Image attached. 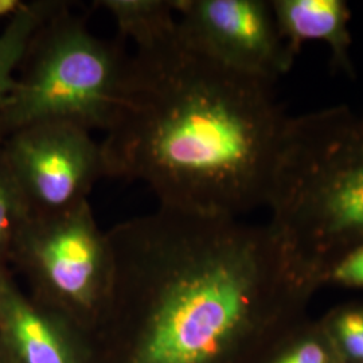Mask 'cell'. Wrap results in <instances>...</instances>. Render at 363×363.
<instances>
[{
    "label": "cell",
    "instance_id": "cell-9",
    "mask_svg": "<svg viewBox=\"0 0 363 363\" xmlns=\"http://www.w3.org/2000/svg\"><path fill=\"white\" fill-rule=\"evenodd\" d=\"M0 328L22 363H69L50 320L15 288L11 280L0 298Z\"/></svg>",
    "mask_w": 363,
    "mask_h": 363
},
{
    "label": "cell",
    "instance_id": "cell-1",
    "mask_svg": "<svg viewBox=\"0 0 363 363\" xmlns=\"http://www.w3.org/2000/svg\"><path fill=\"white\" fill-rule=\"evenodd\" d=\"M272 81L175 35L130 58L101 147L104 177L143 182L160 208L230 217L267 206L289 116Z\"/></svg>",
    "mask_w": 363,
    "mask_h": 363
},
{
    "label": "cell",
    "instance_id": "cell-4",
    "mask_svg": "<svg viewBox=\"0 0 363 363\" xmlns=\"http://www.w3.org/2000/svg\"><path fill=\"white\" fill-rule=\"evenodd\" d=\"M130 58L64 3L34 33L0 105V142L40 121L106 130Z\"/></svg>",
    "mask_w": 363,
    "mask_h": 363
},
{
    "label": "cell",
    "instance_id": "cell-10",
    "mask_svg": "<svg viewBox=\"0 0 363 363\" xmlns=\"http://www.w3.org/2000/svg\"><path fill=\"white\" fill-rule=\"evenodd\" d=\"M96 4L111 13L124 38L138 49L154 46L178 31L174 0H101Z\"/></svg>",
    "mask_w": 363,
    "mask_h": 363
},
{
    "label": "cell",
    "instance_id": "cell-3",
    "mask_svg": "<svg viewBox=\"0 0 363 363\" xmlns=\"http://www.w3.org/2000/svg\"><path fill=\"white\" fill-rule=\"evenodd\" d=\"M267 206L301 280L363 245V115L339 105L289 117Z\"/></svg>",
    "mask_w": 363,
    "mask_h": 363
},
{
    "label": "cell",
    "instance_id": "cell-5",
    "mask_svg": "<svg viewBox=\"0 0 363 363\" xmlns=\"http://www.w3.org/2000/svg\"><path fill=\"white\" fill-rule=\"evenodd\" d=\"M10 259L46 301L77 311L105 306L112 253L89 201L50 216H31L13 241Z\"/></svg>",
    "mask_w": 363,
    "mask_h": 363
},
{
    "label": "cell",
    "instance_id": "cell-11",
    "mask_svg": "<svg viewBox=\"0 0 363 363\" xmlns=\"http://www.w3.org/2000/svg\"><path fill=\"white\" fill-rule=\"evenodd\" d=\"M65 1H22L0 33V105L13 88L16 69L38 27Z\"/></svg>",
    "mask_w": 363,
    "mask_h": 363
},
{
    "label": "cell",
    "instance_id": "cell-13",
    "mask_svg": "<svg viewBox=\"0 0 363 363\" xmlns=\"http://www.w3.org/2000/svg\"><path fill=\"white\" fill-rule=\"evenodd\" d=\"M335 331L347 355L363 363L362 308H350L339 313L335 319Z\"/></svg>",
    "mask_w": 363,
    "mask_h": 363
},
{
    "label": "cell",
    "instance_id": "cell-7",
    "mask_svg": "<svg viewBox=\"0 0 363 363\" xmlns=\"http://www.w3.org/2000/svg\"><path fill=\"white\" fill-rule=\"evenodd\" d=\"M181 38L238 72L276 82L294 65L271 0H174Z\"/></svg>",
    "mask_w": 363,
    "mask_h": 363
},
{
    "label": "cell",
    "instance_id": "cell-15",
    "mask_svg": "<svg viewBox=\"0 0 363 363\" xmlns=\"http://www.w3.org/2000/svg\"><path fill=\"white\" fill-rule=\"evenodd\" d=\"M276 363H328V355L319 343L304 342Z\"/></svg>",
    "mask_w": 363,
    "mask_h": 363
},
{
    "label": "cell",
    "instance_id": "cell-6",
    "mask_svg": "<svg viewBox=\"0 0 363 363\" xmlns=\"http://www.w3.org/2000/svg\"><path fill=\"white\" fill-rule=\"evenodd\" d=\"M1 145L30 217L86 202L94 183L104 177L100 144L91 130L73 123H34L13 130Z\"/></svg>",
    "mask_w": 363,
    "mask_h": 363
},
{
    "label": "cell",
    "instance_id": "cell-8",
    "mask_svg": "<svg viewBox=\"0 0 363 363\" xmlns=\"http://www.w3.org/2000/svg\"><path fill=\"white\" fill-rule=\"evenodd\" d=\"M283 38L298 54L304 42H323L333 65L355 77L350 50V7L345 0H271Z\"/></svg>",
    "mask_w": 363,
    "mask_h": 363
},
{
    "label": "cell",
    "instance_id": "cell-12",
    "mask_svg": "<svg viewBox=\"0 0 363 363\" xmlns=\"http://www.w3.org/2000/svg\"><path fill=\"white\" fill-rule=\"evenodd\" d=\"M30 217L25 198L13 178L0 142V262L10 259L13 241Z\"/></svg>",
    "mask_w": 363,
    "mask_h": 363
},
{
    "label": "cell",
    "instance_id": "cell-2",
    "mask_svg": "<svg viewBox=\"0 0 363 363\" xmlns=\"http://www.w3.org/2000/svg\"><path fill=\"white\" fill-rule=\"evenodd\" d=\"M108 235L105 306L144 328L133 363H213L298 286L272 229L159 208Z\"/></svg>",
    "mask_w": 363,
    "mask_h": 363
},
{
    "label": "cell",
    "instance_id": "cell-14",
    "mask_svg": "<svg viewBox=\"0 0 363 363\" xmlns=\"http://www.w3.org/2000/svg\"><path fill=\"white\" fill-rule=\"evenodd\" d=\"M327 277L342 286H363V245L340 259Z\"/></svg>",
    "mask_w": 363,
    "mask_h": 363
},
{
    "label": "cell",
    "instance_id": "cell-17",
    "mask_svg": "<svg viewBox=\"0 0 363 363\" xmlns=\"http://www.w3.org/2000/svg\"><path fill=\"white\" fill-rule=\"evenodd\" d=\"M9 277H7V274H6V271H4V264H1L0 262V298H1V294H3V289H4V286L6 284L9 283Z\"/></svg>",
    "mask_w": 363,
    "mask_h": 363
},
{
    "label": "cell",
    "instance_id": "cell-16",
    "mask_svg": "<svg viewBox=\"0 0 363 363\" xmlns=\"http://www.w3.org/2000/svg\"><path fill=\"white\" fill-rule=\"evenodd\" d=\"M19 0H0V16H10L21 6Z\"/></svg>",
    "mask_w": 363,
    "mask_h": 363
}]
</instances>
